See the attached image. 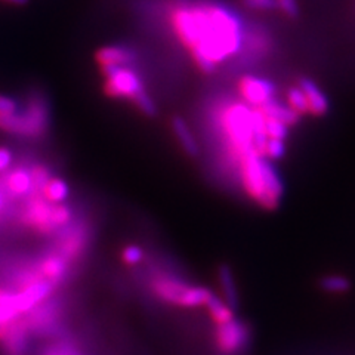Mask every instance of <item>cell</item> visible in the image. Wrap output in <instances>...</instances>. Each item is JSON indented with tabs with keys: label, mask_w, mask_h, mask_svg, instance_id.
Listing matches in <instances>:
<instances>
[{
	"label": "cell",
	"mask_w": 355,
	"mask_h": 355,
	"mask_svg": "<svg viewBox=\"0 0 355 355\" xmlns=\"http://www.w3.org/2000/svg\"><path fill=\"white\" fill-rule=\"evenodd\" d=\"M37 355H91V354L86 351L79 338H74L69 331H67L65 335L55 338L51 342H48L46 345H43L37 351Z\"/></svg>",
	"instance_id": "12"
},
{
	"label": "cell",
	"mask_w": 355,
	"mask_h": 355,
	"mask_svg": "<svg viewBox=\"0 0 355 355\" xmlns=\"http://www.w3.org/2000/svg\"><path fill=\"white\" fill-rule=\"evenodd\" d=\"M243 3L252 10L279 9V3H277V0H243Z\"/></svg>",
	"instance_id": "27"
},
{
	"label": "cell",
	"mask_w": 355,
	"mask_h": 355,
	"mask_svg": "<svg viewBox=\"0 0 355 355\" xmlns=\"http://www.w3.org/2000/svg\"><path fill=\"white\" fill-rule=\"evenodd\" d=\"M95 58L101 67H105V65H129L130 62L137 60V53L130 51V49L121 48V46H105V48H101L96 52Z\"/></svg>",
	"instance_id": "14"
},
{
	"label": "cell",
	"mask_w": 355,
	"mask_h": 355,
	"mask_svg": "<svg viewBox=\"0 0 355 355\" xmlns=\"http://www.w3.org/2000/svg\"><path fill=\"white\" fill-rule=\"evenodd\" d=\"M297 86L302 89V92L306 98L309 114H313L315 117L327 114L329 107H330L329 99L314 80H311L309 77H301L297 82Z\"/></svg>",
	"instance_id": "13"
},
{
	"label": "cell",
	"mask_w": 355,
	"mask_h": 355,
	"mask_svg": "<svg viewBox=\"0 0 355 355\" xmlns=\"http://www.w3.org/2000/svg\"><path fill=\"white\" fill-rule=\"evenodd\" d=\"M121 259L128 266H137L146 259V252L138 244H128L125 249L121 250Z\"/></svg>",
	"instance_id": "25"
},
{
	"label": "cell",
	"mask_w": 355,
	"mask_h": 355,
	"mask_svg": "<svg viewBox=\"0 0 355 355\" xmlns=\"http://www.w3.org/2000/svg\"><path fill=\"white\" fill-rule=\"evenodd\" d=\"M132 101L139 108L141 113H144L147 117L157 116V105H155V103L153 101V98L147 94L146 89L133 96Z\"/></svg>",
	"instance_id": "24"
},
{
	"label": "cell",
	"mask_w": 355,
	"mask_h": 355,
	"mask_svg": "<svg viewBox=\"0 0 355 355\" xmlns=\"http://www.w3.org/2000/svg\"><path fill=\"white\" fill-rule=\"evenodd\" d=\"M151 291L160 301L184 308H196L206 305L212 295L205 287H196L184 283L172 275L155 274L151 280Z\"/></svg>",
	"instance_id": "5"
},
{
	"label": "cell",
	"mask_w": 355,
	"mask_h": 355,
	"mask_svg": "<svg viewBox=\"0 0 355 355\" xmlns=\"http://www.w3.org/2000/svg\"><path fill=\"white\" fill-rule=\"evenodd\" d=\"M65 308L67 302L64 297L52 295L44 302L30 309L28 313L22 314L31 336L55 339L65 335L69 331L64 324Z\"/></svg>",
	"instance_id": "4"
},
{
	"label": "cell",
	"mask_w": 355,
	"mask_h": 355,
	"mask_svg": "<svg viewBox=\"0 0 355 355\" xmlns=\"http://www.w3.org/2000/svg\"><path fill=\"white\" fill-rule=\"evenodd\" d=\"M218 279L222 288V293L225 296V302L231 309H236L239 306V297H237V288L232 271L228 265H220L218 270Z\"/></svg>",
	"instance_id": "17"
},
{
	"label": "cell",
	"mask_w": 355,
	"mask_h": 355,
	"mask_svg": "<svg viewBox=\"0 0 355 355\" xmlns=\"http://www.w3.org/2000/svg\"><path fill=\"white\" fill-rule=\"evenodd\" d=\"M263 123H265V133H266V137H268V138L282 139V141H284L287 138V135H288V126L284 125L283 121L277 120V119H272L270 116H265Z\"/></svg>",
	"instance_id": "23"
},
{
	"label": "cell",
	"mask_w": 355,
	"mask_h": 355,
	"mask_svg": "<svg viewBox=\"0 0 355 355\" xmlns=\"http://www.w3.org/2000/svg\"><path fill=\"white\" fill-rule=\"evenodd\" d=\"M43 194L44 198L51 202L52 205H60L64 203L67 198L70 196V188L67 185L64 180H60V178H53V180H49L48 184L43 187Z\"/></svg>",
	"instance_id": "18"
},
{
	"label": "cell",
	"mask_w": 355,
	"mask_h": 355,
	"mask_svg": "<svg viewBox=\"0 0 355 355\" xmlns=\"http://www.w3.org/2000/svg\"><path fill=\"white\" fill-rule=\"evenodd\" d=\"M172 26L203 73H214L222 61L240 51L243 43L239 18L216 5L178 8Z\"/></svg>",
	"instance_id": "1"
},
{
	"label": "cell",
	"mask_w": 355,
	"mask_h": 355,
	"mask_svg": "<svg viewBox=\"0 0 355 355\" xmlns=\"http://www.w3.org/2000/svg\"><path fill=\"white\" fill-rule=\"evenodd\" d=\"M239 92L244 103L253 108H261L275 96V87L271 82L254 76H243L239 82Z\"/></svg>",
	"instance_id": "10"
},
{
	"label": "cell",
	"mask_w": 355,
	"mask_h": 355,
	"mask_svg": "<svg viewBox=\"0 0 355 355\" xmlns=\"http://www.w3.org/2000/svg\"><path fill=\"white\" fill-rule=\"evenodd\" d=\"M284 154H286L284 141L268 138V141H266V144H265V148H263V157H266L270 162H272V160L283 159Z\"/></svg>",
	"instance_id": "26"
},
{
	"label": "cell",
	"mask_w": 355,
	"mask_h": 355,
	"mask_svg": "<svg viewBox=\"0 0 355 355\" xmlns=\"http://www.w3.org/2000/svg\"><path fill=\"white\" fill-rule=\"evenodd\" d=\"M36 265L43 279L55 287H60L71 279V263L55 252L44 254L40 261H36Z\"/></svg>",
	"instance_id": "11"
},
{
	"label": "cell",
	"mask_w": 355,
	"mask_h": 355,
	"mask_svg": "<svg viewBox=\"0 0 355 355\" xmlns=\"http://www.w3.org/2000/svg\"><path fill=\"white\" fill-rule=\"evenodd\" d=\"M249 336V329L246 324L232 318L224 324H218L215 335L216 347L225 355L237 354L248 347Z\"/></svg>",
	"instance_id": "9"
},
{
	"label": "cell",
	"mask_w": 355,
	"mask_h": 355,
	"mask_svg": "<svg viewBox=\"0 0 355 355\" xmlns=\"http://www.w3.org/2000/svg\"><path fill=\"white\" fill-rule=\"evenodd\" d=\"M287 105L291 107L296 114L299 116H305L309 114V110H308V103H306V98L302 92V89L299 86H293L287 91Z\"/></svg>",
	"instance_id": "21"
},
{
	"label": "cell",
	"mask_w": 355,
	"mask_h": 355,
	"mask_svg": "<svg viewBox=\"0 0 355 355\" xmlns=\"http://www.w3.org/2000/svg\"><path fill=\"white\" fill-rule=\"evenodd\" d=\"M48 114L44 107L36 104L27 113L0 114V130L21 137H37L46 130Z\"/></svg>",
	"instance_id": "6"
},
{
	"label": "cell",
	"mask_w": 355,
	"mask_h": 355,
	"mask_svg": "<svg viewBox=\"0 0 355 355\" xmlns=\"http://www.w3.org/2000/svg\"><path fill=\"white\" fill-rule=\"evenodd\" d=\"M14 160V154L10 150L5 148V147H0V172L6 171L10 164H12Z\"/></svg>",
	"instance_id": "30"
},
{
	"label": "cell",
	"mask_w": 355,
	"mask_h": 355,
	"mask_svg": "<svg viewBox=\"0 0 355 355\" xmlns=\"http://www.w3.org/2000/svg\"><path fill=\"white\" fill-rule=\"evenodd\" d=\"M8 187L15 196H26L33 188V176L24 169H17L8 178Z\"/></svg>",
	"instance_id": "19"
},
{
	"label": "cell",
	"mask_w": 355,
	"mask_h": 355,
	"mask_svg": "<svg viewBox=\"0 0 355 355\" xmlns=\"http://www.w3.org/2000/svg\"><path fill=\"white\" fill-rule=\"evenodd\" d=\"M220 126L225 132L231 154L236 159L254 151V108L246 103H236L224 108L220 114Z\"/></svg>",
	"instance_id": "3"
},
{
	"label": "cell",
	"mask_w": 355,
	"mask_h": 355,
	"mask_svg": "<svg viewBox=\"0 0 355 355\" xmlns=\"http://www.w3.org/2000/svg\"><path fill=\"white\" fill-rule=\"evenodd\" d=\"M105 74V94L113 98L132 99L137 94L144 91V85L139 76L130 70L128 65H105L103 67Z\"/></svg>",
	"instance_id": "7"
},
{
	"label": "cell",
	"mask_w": 355,
	"mask_h": 355,
	"mask_svg": "<svg viewBox=\"0 0 355 355\" xmlns=\"http://www.w3.org/2000/svg\"><path fill=\"white\" fill-rule=\"evenodd\" d=\"M279 3V9L283 10L284 15H287L288 18H296L299 14V8L296 0H277Z\"/></svg>",
	"instance_id": "28"
},
{
	"label": "cell",
	"mask_w": 355,
	"mask_h": 355,
	"mask_svg": "<svg viewBox=\"0 0 355 355\" xmlns=\"http://www.w3.org/2000/svg\"><path fill=\"white\" fill-rule=\"evenodd\" d=\"M31 338V333L22 315L10 323L2 324L0 326V354L30 355Z\"/></svg>",
	"instance_id": "8"
},
{
	"label": "cell",
	"mask_w": 355,
	"mask_h": 355,
	"mask_svg": "<svg viewBox=\"0 0 355 355\" xmlns=\"http://www.w3.org/2000/svg\"><path fill=\"white\" fill-rule=\"evenodd\" d=\"M18 111V104L15 99L0 95V114H12Z\"/></svg>",
	"instance_id": "29"
},
{
	"label": "cell",
	"mask_w": 355,
	"mask_h": 355,
	"mask_svg": "<svg viewBox=\"0 0 355 355\" xmlns=\"http://www.w3.org/2000/svg\"><path fill=\"white\" fill-rule=\"evenodd\" d=\"M206 306L209 309L210 317H212L216 321V324H224V323H227V321L234 318L232 309L228 306L227 302L220 301L218 296L210 295L209 299H207V302H206Z\"/></svg>",
	"instance_id": "20"
},
{
	"label": "cell",
	"mask_w": 355,
	"mask_h": 355,
	"mask_svg": "<svg viewBox=\"0 0 355 355\" xmlns=\"http://www.w3.org/2000/svg\"><path fill=\"white\" fill-rule=\"evenodd\" d=\"M262 113L265 116H270L272 119H277L283 121L284 125H287L288 128L296 125L299 119H301V116L296 114L295 111L288 107L287 104H282L279 101H275V99H271V101H268L266 104H263L261 108H259Z\"/></svg>",
	"instance_id": "16"
},
{
	"label": "cell",
	"mask_w": 355,
	"mask_h": 355,
	"mask_svg": "<svg viewBox=\"0 0 355 355\" xmlns=\"http://www.w3.org/2000/svg\"><path fill=\"white\" fill-rule=\"evenodd\" d=\"M320 286L329 293H343L351 287V283L342 275H327L320 282Z\"/></svg>",
	"instance_id": "22"
},
{
	"label": "cell",
	"mask_w": 355,
	"mask_h": 355,
	"mask_svg": "<svg viewBox=\"0 0 355 355\" xmlns=\"http://www.w3.org/2000/svg\"><path fill=\"white\" fill-rule=\"evenodd\" d=\"M172 130L175 133V137L180 142L181 148L185 151V154L190 155V157H197L200 148L196 137L193 135V132L188 128L187 121L182 117H173L172 119Z\"/></svg>",
	"instance_id": "15"
},
{
	"label": "cell",
	"mask_w": 355,
	"mask_h": 355,
	"mask_svg": "<svg viewBox=\"0 0 355 355\" xmlns=\"http://www.w3.org/2000/svg\"><path fill=\"white\" fill-rule=\"evenodd\" d=\"M2 206H3V202H2V197H0V209H2Z\"/></svg>",
	"instance_id": "32"
},
{
	"label": "cell",
	"mask_w": 355,
	"mask_h": 355,
	"mask_svg": "<svg viewBox=\"0 0 355 355\" xmlns=\"http://www.w3.org/2000/svg\"><path fill=\"white\" fill-rule=\"evenodd\" d=\"M3 2L10 3V5H15V6H24V5H27L30 2V0H3Z\"/></svg>",
	"instance_id": "31"
},
{
	"label": "cell",
	"mask_w": 355,
	"mask_h": 355,
	"mask_svg": "<svg viewBox=\"0 0 355 355\" xmlns=\"http://www.w3.org/2000/svg\"><path fill=\"white\" fill-rule=\"evenodd\" d=\"M239 162L241 184L246 193L265 209L279 207L284 187L270 160L257 151H250L240 157Z\"/></svg>",
	"instance_id": "2"
}]
</instances>
